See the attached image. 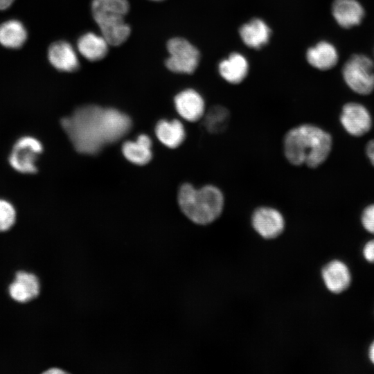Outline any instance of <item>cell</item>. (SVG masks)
Masks as SVG:
<instances>
[{
	"mask_svg": "<svg viewBox=\"0 0 374 374\" xmlns=\"http://www.w3.org/2000/svg\"><path fill=\"white\" fill-rule=\"evenodd\" d=\"M61 125L78 152L94 154L123 137L130 130L132 121L116 109L90 105L62 118Z\"/></svg>",
	"mask_w": 374,
	"mask_h": 374,
	"instance_id": "6da1fadb",
	"label": "cell"
},
{
	"mask_svg": "<svg viewBox=\"0 0 374 374\" xmlns=\"http://www.w3.org/2000/svg\"><path fill=\"white\" fill-rule=\"evenodd\" d=\"M332 145L330 134L312 124H301L289 130L283 141V153L292 165L314 168L328 157Z\"/></svg>",
	"mask_w": 374,
	"mask_h": 374,
	"instance_id": "7a4b0ae2",
	"label": "cell"
},
{
	"mask_svg": "<svg viewBox=\"0 0 374 374\" xmlns=\"http://www.w3.org/2000/svg\"><path fill=\"white\" fill-rule=\"evenodd\" d=\"M177 202L181 212L193 222L208 224L217 220L224 206V197L216 186L206 184L195 188L183 184L178 191Z\"/></svg>",
	"mask_w": 374,
	"mask_h": 374,
	"instance_id": "3957f363",
	"label": "cell"
},
{
	"mask_svg": "<svg viewBox=\"0 0 374 374\" xmlns=\"http://www.w3.org/2000/svg\"><path fill=\"white\" fill-rule=\"evenodd\" d=\"M91 11L101 35L109 44L118 46L127 40L131 30L124 19L127 8L121 1L94 0Z\"/></svg>",
	"mask_w": 374,
	"mask_h": 374,
	"instance_id": "277c9868",
	"label": "cell"
},
{
	"mask_svg": "<svg viewBox=\"0 0 374 374\" xmlns=\"http://www.w3.org/2000/svg\"><path fill=\"white\" fill-rule=\"evenodd\" d=\"M374 64L366 55L355 54L344 64L342 75L346 84L355 93L368 95L374 90Z\"/></svg>",
	"mask_w": 374,
	"mask_h": 374,
	"instance_id": "5b68a950",
	"label": "cell"
},
{
	"mask_svg": "<svg viewBox=\"0 0 374 374\" xmlns=\"http://www.w3.org/2000/svg\"><path fill=\"white\" fill-rule=\"evenodd\" d=\"M170 54L166 66L170 71L177 73H192L197 69L200 55L197 48L182 37H174L167 43Z\"/></svg>",
	"mask_w": 374,
	"mask_h": 374,
	"instance_id": "8992f818",
	"label": "cell"
},
{
	"mask_svg": "<svg viewBox=\"0 0 374 374\" xmlns=\"http://www.w3.org/2000/svg\"><path fill=\"white\" fill-rule=\"evenodd\" d=\"M43 146L36 138L24 136L14 144L9 155L8 161L11 167L22 174H34L37 171L36 161L42 152Z\"/></svg>",
	"mask_w": 374,
	"mask_h": 374,
	"instance_id": "52a82bcc",
	"label": "cell"
},
{
	"mask_svg": "<svg viewBox=\"0 0 374 374\" xmlns=\"http://www.w3.org/2000/svg\"><path fill=\"white\" fill-rule=\"evenodd\" d=\"M251 224L254 230L262 238L272 239L281 234L285 228L282 213L275 208L260 206L251 215Z\"/></svg>",
	"mask_w": 374,
	"mask_h": 374,
	"instance_id": "ba28073f",
	"label": "cell"
},
{
	"mask_svg": "<svg viewBox=\"0 0 374 374\" xmlns=\"http://www.w3.org/2000/svg\"><path fill=\"white\" fill-rule=\"evenodd\" d=\"M340 122L350 135L361 136L368 132L372 127V118L368 110L360 103H348L344 105Z\"/></svg>",
	"mask_w": 374,
	"mask_h": 374,
	"instance_id": "9c48e42d",
	"label": "cell"
},
{
	"mask_svg": "<svg viewBox=\"0 0 374 374\" xmlns=\"http://www.w3.org/2000/svg\"><path fill=\"white\" fill-rule=\"evenodd\" d=\"M176 111L188 122L202 119L205 112V102L202 95L193 89H186L177 93L174 98Z\"/></svg>",
	"mask_w": 374,
	"mask_h": 374,
	"instance_id": "30bf717a",
	"label": "cell"
},
{
	"mask_svg": "<svg viewBox=\"0 0 374 374\" xmlns=\"http://www.w3.org/2000/svg\"><path fill=\"white\" fill-rule=\"evenodd\" d=\"M321 276L326 288L334 294L346 290L352 279L348 267L339 260L328 262L322 269Z\"/></svg>",
	"mask_w": 374,
	"mask_h": 374,
	"instance_id": "8fae6325",
	"label": "cell"
},
{
	"mask_svg": "<svg viewBox=\"0 0 374 374\" xmlns=\"http://www.w3.org/2000/svg\"><path fill=\"white\" fill-rule=\"evenodd\" d=\"M48 58L53 66L62 71H75L80 66L75 49L66 41L53 43L48 50Z\"/></svg>",
	"mask_w": 374,
	"mask_h": 374,
	"instance_id": "7c38bea8",
	"label": "cell"
},
{
	"mask_svg": "<svg viewBox=\"0 0 374 374\" xmlns=\"http://www.w3.org/2000/svg\"><path fill=\"white\" fill-rule=\"evenodd\" d=\"M40 290L39 282L33 274L19 271L9 286L12 299L20 303H26L36 298Z\"/></svg>",
	"mask_w": 374,
	"mask_h": 374,
	"instance_id": "4fadbf2b",
	"label": "cell"
},
{
	"mask_svg": "<svg viewBox=\"0 0 374 374\" xmlns=\"http://www.w3.org/2000/svg\"><path fill=\"white\" fill-rule=\"evenodd\" d=\"M332 13L340 26L349 28L361 23L364 16V10L357 0H335L332 6Z\"/></svg>",
	"mask_w": 374,
	"mask_h": 374,
	"instance_id": "5bb4252c",
	"label": "cell"
},
{
	"mask_svg": "<svg viewBox=\"0 0 374 374\" xmlns=\"http://www.w3.org/2000/svg\"><path fill=\"white\" fill-rule=\"evenodd\" d=\"M306 57L310 65L320 70L332 69L339 59L336 48L326 41H321L310 47L307 51Z\"/></svg>",
	"mask_w": 374,
	"mask_h": 374,
	"instance_id": "9a60e30c",
	"label": "cell"
},
{
	"mask_svg": "<svg viewBox=\"0 0 374 374\" xmlns=\"http://www.w3.org/2000/svg\"><path fill=\"white\" fill-rule=\"evenodd\" d=\"M155 134L160 142L169 148H178L186 139L184 126L177 119L159 121L155 127Z\"/></svg>",
	"mask_w": 374,
	"mask_h": 374,
	"instance_id": "2e32d148",
	"label": "cell"
},
{
	"mask_svg": "<svg viewBox=\"0 0 374 374\" xmlns=\"http://www.w3.org/2000/svg\"><path fill=\"white\" fill-rule=\"evenodd\" d=\"M271 30L260 19H253L242 25L240 35L243 42L250 48L258 49L265 45L270 37Z\"/></svg>",
	"mask_w": 374,
	"mask_h": 374,
	"instance_id": "e0dca14e",
	"label": "cell"
},
{
	"mask_svg": "<svg viewBox=\"0 0 374 374\" xmlns=\"http://www.w3.org/2000/svg\"><path fill=\"white\" fill-rule=\"evenodd\" d=\"M108 45L102 35L91 32L81 35L77 42L79 53L90 61H98L104 58L108 52Z\"/></svg>",
	"mask_w": 374,
	"mask_h": 374,
	"instance_id": "ac0fdd59",
	"label": "cell"
},
{
	"mask_svg": "<svg viewBox=\"0 0 374 374\" xmlns=\"http://www.w3.org/2000/svg\"><path fill=\"white\" fill-rule=\"evenodd\" d=\"M249 66L246 58L238 53H233L219 64L221 76L231 84L240 83L246 78Z\"/></svg>",
	"mask_w": 374,
	"mask_h": 374,
	"instance_id": "d6986e66",
	"label": "cell"
},
{
	"mask_svg": "<svg viewBox=\"0 0 374 374\" xmlns=\"http://www.w3.org/2000/svg\"><path fill=\"white\" fill-rule=\"evenodd\" d=\"M152 141L146 134H140L136 141H127L122 145L124 157L132 163L145 165L152 158Z\"/></svg>",
	"mask_w": 374,
	"mask_h": 374,
	"instance_id": "ffe728a7",
	"label": "cell"
},
{
	"mask_svg": "<svg viewBox=\"0 0 374 374\" xmlns=\"http://www.w3.org/2000/svg\"><path fill=\"white\" fill-rule=\"evenodd\" d=\"M27 33L18 20H8L0 25V44L5 47L17 48L26 42Z\"/></svg>",
	"mask_w": 374,
	"mask_h": 374,
	"instance_id": "44dd1931",
	"label": "cell"
},
{
	"mask_svg": "<svg viewBox=\"0 0 374 374\" xmlns=\"http://www.w3.org/2000/svg\"><path fill=\"white\" fill-rule=\"evenodd\" d=\"M231 115L229 109L222 105L210 107L202 118L205 129L211 134L223 132L229 126Z\"/></svg>",
	"mask_w": 374,
	"mask_h": 374,
	"instance_id": "7402d4cb",
	"label": "cell"
},
{
	"mask_svg": "<svg viewBox=\"0 0 374 374\" xmlns=\"http://www.w3.org/2000/svg\"><path fill=\"white\" fill-rule=\"evenodd\" d=\"M16 220V211L8 201L0 199V232L9 230Z\"/></svg>",
	"mask_w": 374,
	"mask_h": 374,
	"instance_id": "603a6c76",
	"label": "cell"
},
{
	"mask_svg": "<svg viewBox=\"0 0 374 374\" xmlns=\"http://www.w3.org/2000/svg\"><path fill=\"white\" fill-rule=\"evenodd\" d=\"M361 222L365 230L374 235V204L367 206L364 209Z\"/></svg>",
	"mask_w": 374,
	"mask_h": 374,
	"instance_id": "cb8c5ba5",
	"label": "cell"
},
{
	"mask_svg": "<svg viewBox=\"0 0 374 374\" xmlns=\"http://www.w3.org/2000/svg\"><path fill=\"white\" fill-rule=\"evenodd\" d=\"M362 253L368 262L374 263V239L368 240L364 244Z\"/></svg>",
	"mask_w": 374,
	"mask_h": 374,
	"instance_id": "d4e9b609",
	"label": "cell"
},
{
	"mask_svg": "<svg viewBox=\"0 0 374 374\" xmlns=\"http://www.w3.org/2000/svg\"><path fill=\"white\" fill-rule=\"evenodd\" d=\"M366 153L371 163L374 166V139L370 140L367 143Z\"/></svg>",
	"mask_w": 374,
	"mask_h": 374,
	"instance_id": "484cf974",
	"label": "cell"
},
{
	"mask_svg": "<svg viewBox=\"0 0 374 374\" xmlns=\"http://www.w3.org/2000/svg\"><path fill=\"white\" fill-rule=\"evenodd\" d=\"M14 0H0V10H5L10 7Z\"/></svg>",
	"mask_w": 374,
	"mask_h": 374,
	"instance_id": "4316f807",
	"label": "cell"
},
{
	"mask_svg": "<svg viewBox=\"0 0 374 374\" xmlns=\"http://www.w3.org/2000/svg\"><path fill=\"white\" fill-rule=\"evenodd\" d=\"M368 353L371 362L374 365V341L371 344Z\"/></svg>",
	"mask_w": 374,
	"mask_h": 374,
	"instance_id": "83f0119b",
	"label": "cell"
},
{
	"mask_svg": "<svg viewBox=\"0 0 374 374\" xmlns=\"http://www.w3.org/2000/svg\"><path fill=\"white\" fill-rule=\"evenodd\" d=\"M45 373H66L65 371L61 370V369H57V368H51L49 371H46Z\"/></svg>",
	"mask_w": 374,
	"mask_h": 374,
	"instance_id": "f1b7e54d",
	"label": "cell"
},
{
	"mask_svg": "<svg viewBox=\"0 0 374 374\" xmlns=\"http://www.w3.org/2000/svg\"><path fill=\"white\" fill-rule=\"evenodd\" d=\"M152 1H162V0H152Z\"/></svg>",
	"mask_w": 374,
	"mask_h": 374,
	"instance_id": "f546056e",
	"label": "cell"
}]
</instances>
